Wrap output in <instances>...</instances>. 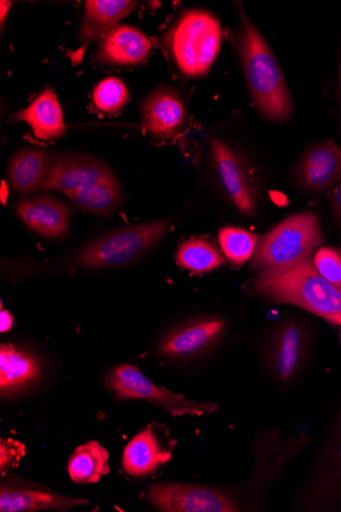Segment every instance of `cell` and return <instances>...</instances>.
<instances>
[{
	"mask_svg": "<svg viewBox=\"0 0 341 512\" xmlns=\"http://www.w3.org/2000/svg\"><path fill=\"white\" fill-rule=\"evenodd\" d=\"M239 18L238 54L251 98L264 118L285 123L295 115L285 76L269 43L242 7Z\"/></svg>",
	"mask_w": 341,
	"mask_h": 512,
	"instance_id": "6da1fadb",
	"label": "cell"
},
{
	"mask_svg": "<svg viewBox=\"0 0 341 512\" xmlns=\"http://www.w3.org/2000/svg\"><path fill=\"white\" fill-rule=\"evenodd\" d=\"M252 289L272 302L301 307L341 327V291L319 274L313 256L289 268L258 273Z\"/></svg>",
	"mask_w": 341,
	"mask_h": 512,
	"instance_id": "7a4b0ae2",
	"label": "cell"
},
{
	"mask_svg": "<svg viewBox=\"0 0 341 512\" xmlns=\"http://www.w3.org/2000/svg\"><path fill=\"white\" fill-rule=\"evenodd\" d=\"M324 241L317 214L302 212L291 215L261 238L251 266L258 273L295 266L311 257Z\"/></svg>",
	"mask_w": 341,
	"mask_h": 512,
	"instance_id": "3957f363",
	"label": "cell"
},
{
	"mask_svg": "<svg viewBox=\"0 0 341 512\" xmlns=\"http://www.w3.org/2000/svg\"><path fill=\"white\" fill-rule=\"evenodd\" d=\"M220 21L203 10L185 12L169 30L166 43L179 70L188 77L207 75L222 45Z\"/></svg>",
	"mask_w": 341,
	"mask_h": 512,
	"instance_id": "277c9868",
	"label": "cell"
},
{
	"mask_svg": "<svg viewBox=\"0 0 341 512\" xmlns=\"http://www.w3.org/2000/svg\"><path fill=\"white\" fill-rule=\"evenodd\" d=\"M169 220L131 225L109 232L87 245L77 264L84 268H104L129 264L144 256L168 234Z\"/></svg>",
	"mask_w": 341,
	"mask_h": 512,
	"instance_id": "5b68a950",
	"label": "cell"
},
{
	"mask_svg": "<svg viewBox=\"0 0 341 512\" xmlns=\"http://www.w3.org/2000/svg\"><path fill=\"white\" fill-rule=\"evenodd\" d=\"M108 382L118 399L148 401L174 416H203L218 410L214 403L188 400L182 395L156 386L134 365L118 366L111 372Z\"/></svg>",
	"mask_w": 341,
	"mask_h": 512,
	"instance_id": "8992f818",
	"label": "cell"
},
{
	"mask_svg": "<svg viewBox=\"0 0 341 512\" xmlns=\"http://www.w3.org/2000/svg\"><path fill=\"white\" fill-rule=\"evenodd\" d=\"M148 499L166 512H233L236 502L223 492L196 485L163 483L148 490Z\"/></svg>",
	"mask_w": 341,
	"mask_h": 512,
	"instance_id": "52a82bcc",
	"label": "cell"
},
{
	"mask_svg": "<svg viewBox=\"0 0 341 512\" xmlns=\"http://www.w3.org/2000/svg\"><path fill=\"white\" fill-rule=\"evenodd\" d=\"M292 177L302 192L328 195L341 180V147L331 139L312 145L296 163Z\"/></svg>",
	"mask_w": 341,
	"mask_h": 512,
	"instance_id": "ba28073f",
	"label": "cell"
},
{
	"mask_svg": "<svg viewBox=\"0 0 341 512\" xmlns=\"http://www.w3.org/2000/svg\"><path fill=\"white\" fill-rule=\"evenodd\" d=\"M116 179L113 171L99 159L75 153L52 152L43 191L66 194L81 186Z\"/></svg>",
	"mask_w": 341,
	"mask_h": 512,
	"instance_id": "9c48e42d",
	"label": "cell"
},
{
	"mask_svg": "<svg viewBox=\"0 0 341 512\" xmlns=\"http://www.w3.org/2000/svg\"><path fill=\"white\" fill-rule=\"evenodd\" d=\"M226 328L216 316L187 321L171 330L161 340L159 352L172 359H187L209 352L221 339Z\"/></svg>",
	"mask_w": 341,
	"mask_h": 512,
	"instance_id": "30bf717a",
	"label": "cell"
},
{
	"mask_svg": "<svg viewBox=\"0 0 341 512\" xmlns=\"http://www.w3.org/2000/svg\"><path fill=\"white\" fill-rule=\"evenodd\" d=\"M214 163L223 188L235 206L246 217L257 213V192L250 173L239 156L221 141L211 144Z\"/></svg>",
	"mask_w": 341,
	"mask_h": 512,
	"instance_id": "8fae6325",
	"label": "cell"
},
{
	"mask_svg": "<svg viewBox=\"0 0 341 512\" xmlns=\"http://www.w3.org/2000/svg\"><path fill=\"white\" fill-rule=\"evenodd\" d=\"M17 215L28 228L46 239H63L69 234L70 209L55 197L25 198L17 206Z\"/></svg>",
	"mask_w": 341,
	"mask_h": 512,
	"instance_id": "7c38bea8",
	"label": "cell"
},
{
	"mask_svg": "<svg viewBox=\"0 0 341 512\" xmlns=\"http://www.w3.org/2000/svg\"><path fill=\"white\" fill-rule=\"evenodd\" d=\"M306 348V333L301 323H281L274 331L268 348V364L273 376L287 382L300 369Z\"/></svg>",
	"mask_w": 341,
	"mask_h": 512,
	"instance_id": "4fadbf2b",
	"label": "cell"
},
{
	"mask_svg": "<svg viewBox=\"0 0 341 512\" xmlns=\"http://www.w3.org/2000/svg\"><path fill=\"white\" fill-rule=\"evenodd\" d=\"M153 49L152 40L127 25H118L101 39L96 62L115 66H133L144 62Z\"/></svg>",
	"mask_w": 341,
	"mask_h": 512,
	"instance_id": "5bb4252c",
	"label": "cell"
},
{
	"mask_svg": "<svg viewBox=\"0 0 341 512\" xmlns=\"http://www.w3.org/2000/svg\"><path fill=\"white\" fill-rule=\"evenodd\" d=\"M186 117L182 99L171 88L157 89L141 108L144 131L157 138H170L177 134Z\"/></svg>",
	"mask_w": 341,
	"mask_h": 512,
	"instance_id": "9a60e30c",
	"label": "cell"
},
{
	"mask_svg": "<svg viewBox=\"0 0 341 512\" xmlns=\"http://www.w3.org/2000/svg\"><path fill=\"white\" fill-rule=\"evenodd\" d=\"M12 120L27 123L41 141H52L67 133L64 112L53 88L45 89L28 107L14 114Z\"/></svg>",
	"mask_w": 341,
	"mask_h": 512,
	"instance_id": "2e32d148",
	"label": "cell"
},
{
	"mask_svg": "<svg viewBox=\"0 0 341 512\" xmlns=\"http://www.w3.org/2000/svg\"><path fill=\"white\" fill-rule=\"evenodd\" d=\"M172 458V450L162 445L155 429L150 427L136 435L123 455V469L129 476L141 478L156 472Z\"/></svg>",
	"mask_w": 341,
	"mask_h": 512,
	"instance_id": "e0dca14e",
	"label": "cell"
},
{
	"mask_svg": "<svg viewBox=\"0 0 341 512\" xmlns=\"http://www.w3.org/2000/svg\"><path fill=\"white\" fill-rule=\"evenodd\" d=\"M138 6L132 0H88L80 29L82 44L100 40L118 23L132 14Z\"/></svg>",
	"mask_w": 341,
	"mask_h": 512,
	"instance_id": "ac0fdd59",
	"label": "cell"
},
{
	"mask_svg": "<svg viewBox=\"0 0 341 512\" xmlns=\"http://www.w3.org/2000/svg\"><path fill=\"white\" fill-rule=\"evenodd\" d=\"M52 152L40 149H23L16 153L9 164V180L19 194L29 195L43 191Z\"/></svg>",
	"mask_w": 341,
	"mask_h": 512,
	"instance_id": "d6986e66",
	"label": "cell"
},
{
	"mask_svg": "<svg viewBox=\"0 0 341 512\" xmlns=\"http://www.w3.org/2000/svg\"><path fill=\"white\" fill-rule=\"evenodd\" d=\"M87 503L88 500L85 499L31 489L3 487L0 491V511L2 512L67 511Z\"/></svg>",
	"mask_w": 341,
	"mask_h": 512,
	"instance_id": "ffe728a7",
	"label": "cell"
},
{
	"mask_svg": "<svg viewBox=\"0 0 341 512\" xmlns=\"http://www.w3.org/2000/svg\"><path fill=\"white\" fill-rule=\"evenodd\" d=\"M40 376V365L30 353L12 344L0 348V389L12 394L31 385Z\"/></svg>",
	"mask_w": 341,
	"mask_h": 512,
	"instance_id": "44dd1931",
	"label": "cell"
},
{
	"mask_svg": "<svg viewBox=\"0 0 341 512\" xmlns=\"http://www.w3.org/2000/svg\"><path fill=\"white\" fill-rule=\"evenodd\" d=\"M311 494L317 503H341V411Z\"/></svg>",
	"mask_w": 341,
	"mask_h": 512,
	"instance_id": "7402d4cb",
	"label": "cell"
},
{
	"mask_svg": "<svg viewBox=\"0 0 341 512\" xmlns=\"http://www.w3.org/2000/svg\"><path fill=\"white\" fill-rule=\"evenodd\" d=\"M65 196L77 209L100 216L116 212L125 199L122 186L117 179L87 184L66 193Z\"/></svg>",
	"mask_w": 341,
	"mask_h": 512,
	"instance_id": "603a6c76",
	"label": "cell"
},
{
	"mask_svg": "<svg viewBox=\"0 0 341 512\" xmlns=\"http://www.w3.org/2000/svg\"><path fill=\"white\" fill-rule=\"evenodd\" d=\"M110 454L99 442L79 446L69 459L68 472L76 484H96L110 474Z\"/></svg>",
	"mask_w": 341,
	"mask_h": 512,
	"instance_id": "cb8c5ba5",
	"label": "cell"
},
{
	"mask_svg": "<svg viewBox=\"0 0 341 512\" xmlns=\"http://www.w3.org/2000/svg\"><path fill=\"white\" fill-rule=\"evenodd\" d=\"M176 262L192 273L204 274L221 267L224 259L212 242L203 238H194L179 246Z\"/></svg>",
	"mask_w": 341,
	"mask_h": 512,
	"instance_id": "d4e9b609",
	"label": "cell"
},
{
	"mask_svg": "<svg viewBox=\"0 0 341 512\" xmlns=\"http://www.w3.org/2000/svg\"><path fill=\"white\" fill-rule=\"evenodd\" d=\"M218 240L229 264L240 267L254 257L261 237L247 229L226 226L219 230Z\"/></svg>",
	"mask_w": 341,
	"mask_h": 512,
	"instance_id": "484cf974",
	"label": "cell"
},
{
	"mask_svg": "<svg viewBox=\"0 0 341 512\" xmlns=\"http://www.w3.org/2000/svg\"><path fill=\"white\" fill-rule=\"evenodd\" d=\"M92 98L97 110L114 114L127 105L129 90L119 78L109 77L95 86Z\"/></svg>",
	"mask_w": 341,
	"mask_h": 512,
	"instance_id": "4316f807",
	"label": "cell"
},
{
	"mask_svg": "<svg viewBox=\"0 0 341 512\" xmlns=\"http://www.w3.org/2000/svg\"><path fill=\"white\" fill-rule=\"evenodd\" d=\"M313 263L319 274L341 291V255L332 247H320L313 255Z\"/></svg>",
	"mask_w": 341,
	"mask_h": 512,
	"instance_id": "83f0119b",
	"label": "cell"
},
{
	"mask_svg": "<svg viewBox=\"0 0 341 512\" xmlns=\"http://www.w3.org/2000/svg\"><path fill=\"white\" fill-rule=\"evenodd\" d=\"M25 453L24 444L14 439L2 440L0 443V472L2 475L16 469Z\"/></svg>",
	"mask_w": 341,
	"mask_h": 512,
	"instance_id": "f1b7e54d",
	"label": "cell"
},
{
	"mask_svg": "<svg viewBox=\"0 0 341 512\" xmlns=\"http://www.w3.org/2000/svg\"><path fill=\"white\" fill-rule=\"evenodd\" d=\"M329 205L336 225L341 229V180L328 194Z\"/></svg>",
	"mask_w": 341,
	"mask_h": 512,
	"instance_id": "f546056e",
	"label": "cell"
},
{
	"mask_svg": "<svg viewBox=\"0 0 341 512\" xmlns=\"http://www.w3.org/2000/svg\"><path fill=\"white\" fill-rule=\"evenodd\" d=\"M0 321H2V324H0V331H2V333L9 332L12 329L13 316L10 312L2 310V312H0Z\"/></svg>",
	"mask_w": 341,
	"mask_h": 512,
	"instance_id": "4dcf8cb0",
	"label": "cell"
},
{
	"mask_svg": "<svg viewBox=\"0 0 341 512\" xmlns=\"http://www.w3.org/2000/svg\"><path fill=\"white\" fill-rule=\"evenodd\" d=\"M11 8L12 2H6V0H2V2H0V22H2V25L4 24L6 17L9 15Z\"/></svg>",
	"mask_w": 341,
	"mask_h": 512,
	"instance_id": "1f68e13d",
	"label": "cell"
},
{
	"mask_svg": "<svg viewBox=\"0 0 341 512\" xmlns=\"http://www.w3.org/2000/svg\"><path fill=\"white\" fill-rule=\"evenodd\" d=\"M338 89H339V105H340V114H341V50H340V60H339Z\"/></svg>",
	"mask_w": 341,
	"mask_h": 512,
	"instance_id": "d6a6232c",
	"label": "cell"
},
{
	"mask_svg": "<svg viewBox=\"0 0 341 512\" xmlns=\"http://www.w3.org/2000/svg\"><path fill=\"white\" fill-rule=\"evenodd\" d=\"M339 253H340V255H341V246H340V248H339Z\"/></svg>",
	"mask_w": 341,
	"mask_h": 512,
	"instance_id": "836d02e7",
	"label": "cell"
},
{
	"mask_svg": "<svg viewBox=\"0 0 341 512\" xmlns=\"http://www.w3.org/2000/svg\"><path fill=\"white\" fill-rule=\"evenodd\" d=\"M340 343H341V335H340Z\"/></svg>",
	"mask_w": 341,
	"mask_h": 512,
	"instance_id": "e575fe53",
	"label": "cell"
}]
</instances>
